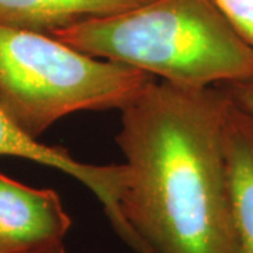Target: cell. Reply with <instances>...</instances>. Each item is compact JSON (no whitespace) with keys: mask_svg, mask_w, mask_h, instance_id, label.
Segmentation results:
<instances>
[{"mask_svg":"<svg viewBox=\"0 0 253 253\" xmlns=\"http://www.w3.org/2000/svg\"><path fill=\"white\" fill-rule=\"evenodd\" d=\"M228 101L225 87L154 81L121 110V210L141 253H238L224 148Z\"/></svg>","mask_w":253,"mask_h":253,"instance_id":"cell-1","label":"cell"},{"mask_svg":"<svg viewBox=\"0 0 253 253\" xmlns=\"http://www.w3.org/2000/svg\"><path fill=\"white\" fill-rule=\"evenodd\" d=\"M51 36L89 56L179 86L253 82V48L215 0H149Z\"/></svg>","mask_w":253,"mask_h":253,"instance_id":"cell-2","label":"cell"},{"mask_svg":"<svg viewBox=\"0 0 253 253\" xmlns=\"http://www.w3.org/2000/svg\"><path fill=\"white\" fill-rule=\"evenodd\" d=\"M154 81L52 36L0 24V104L36 139L73 113L124 110Z\"/></svg>","mask_w":253,"mask_h":253,"instance_id":"cell-3","label":"cell"},{"mask_svg":"<svg viewBox=\"0 0 253 253\" xmlns=\"http://www.w3.org/2000/svg\"><path fill=\"white\" fill-rule=\"evenodd\" d=\"M0 156L27 159L59 170L79 181L97 199L110 225L118 238L135 253H141L138 239L126 224L121 200L128 180V168L123 165H93L75 159L65 148L41 144L24 132L0 104Z\"/></svg>","mask_w":253,"mask_h":253,"instance_id":"cell-4","label":"cell"},{"mask_svg":"<svg viewBox=\"0 0 253 253\" xmlns=\"http://www.w3.org/2000/svg\"><path fill=\"white\" fill-rule=\"evenodd\" d=\"M71 226L55 190L34 189L0 172V241L30 251L63 242Z\"/></svg>","mask_w":253,"mask_h":253,"instance_id":"cell-5","label":"cell"},{"mask_svg":"<svg viewBox=\"0 0 253 253\" xmlns=\"http://www.w3.org/2000/svg\"><path fill=\"white\" fill-rule=\"evenodd\" d=\"M224 148L236 252L253 253V114L231 94L224 116Z\"/></svg>","mask_w":253,"mask_h":253,"instance_id":"cell-6","label":"cell"},{"mask_svg":"<svg viewBox=\"0 0 253 253\" xmlns=\"http://www.w3.org/2000/svg\"><path fill=\"white\" fill-rule=\"evenodd\" d=\"M149 0H0V24L51 36L91 18L111 16Z\"/></svg>","mask_w":253,"mask_h":253,"instance_id":"cell-7","label":"cell"},{"mask_svg":"<svg viewBox=\"0 0 253 253\" xmlns=\"http://www.w3.org/2000/svg\"><path fill=\"white\" fill-rule=\"evenodd\" d=\"M228 20L253 48V0H215Z\"/></svg>","mask_w":253,"mask_h":253,"instance_id":"cell-8","label":"cell"},{"mask_svg":"<svg viewBox=\"0 0 253 253\" xmlns=\"http://www.w3.org/2000/svg\"><path fill=\"white\" fill-rule=\"evenodd\" d=\"M225 89L238 104L253 114V82L225 84Z\"/></svg>","mask_w":253,"mask_h":253,"instance_id":"cell-9","label":"cell"},{"mask_svg":"<svg viewBox=\"0 0 253 253\" xmlns=\"http://www.w3.org/2000/svg\"><path fill=\"white\" fill-rule=\"evenodd\" d=\"M26 253H68L66 252V248L63 242H59V244H52V245H46V246H40V248H36V249H30Z\"/></svg>","mask_w":253,"mask_h":253,"instance_id":"cell-10","label":"cell"},{"mask_svg":"<svg viewBox=\"0 0 253 253\" xmlns=\"http://www.w3.org/2000/svg\"><path fill=\"white\" fill-rule=\"evenodd\" d=\"M27 251L24 249H20L16 246H11V245L6 244L3 241H0V253H26Z\"/></svg>","mask_w":253,"mask_h":253,"instance_id":"cell-11","label":"cell"}]
</instances>
